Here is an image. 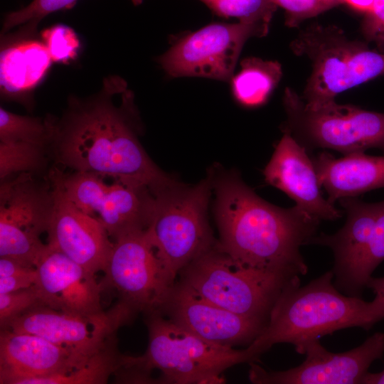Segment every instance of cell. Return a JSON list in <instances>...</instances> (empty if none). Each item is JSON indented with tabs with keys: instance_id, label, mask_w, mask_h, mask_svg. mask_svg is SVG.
<instances>
[{
	"instance_id": "cell-8",
	"label": "cell",
	"mask_w": 384,
	"mask_h": 384,
	"mask_svg": "<svg viewBox=\"0 0 384 384\" xmlns=\"http://www.w3.org/2000/svg\"><path fill=\"white\" fill-rule=\"evenodd\" d=\"M283 105L284 130L306 150L329 149L343 155L371 148L384 151V113L335 101L311 109L290 88L284 91Z\"/></svg>"
},
{
	"instance_id": "cell-29",
	"label": "cell",
	"mask_w": 384,
	"mask_h": 384,
	"mask_svg": "<svg viewBox=\"0 0 384 384\" xmlns=\"http://www.w3.org/2000/svg\"><path fill=\"white\" fill-rule=\"evenodd\" d=\"M53 61L67 63L76 58L80 42L76 33L69 26L55 25L44 30L41 34Z\"/></svg>"
},
{
	"instance_id": "cell-2",
	"label": "cell",
	"mask_w": 384,
	"mask_h": 384,
	"mask_svg": "<svg viewBox=\"0 0 384 384\" xmlns=\"http://www.w3.org/2000/svg\"><path fill=\"white\" fill-rule=\"evenodd\" d=\"M212 175L220 247L240 264L287 275H305L300 252L320 221L297 206L283 208L257 196L235 173Z\"/></svg>"
},
{
	"instance_id": "cell-4",
	"label": "cell",
	"mask_w": 384,
	"mask_h": 384,
	"mask_svg": "<svg viewBox=\"0 0 384 384\" xmlns=\"http://www.w3.org/2000/svg\"><path fill=\"white\" fill-rule=\"evenodd\" d=\"M146 316L147 349L139 356L122 355L118 370L122 380L148 383L151 371L156 369L163 383H222L228 368L256 361L247 347L235 349L211 343L157 311Z\"/></svg>"
},
{
	"instance_id": "cell-33",
	"label": "cell",
	"mask_w": 384,
	"mask_h": 384,
	"mask_svg": "<svg viewBox=\"0 0 384 384\" xmlns=\"http://www.w3.org/2000/svg\"><path fill=\"white\" fill-rule=\"evenodd\" d=\"M36 278V268L25 273L0 278V294L30 287L35 284Z\"/></svg>"
},
{
	"instance_id": "cell-15",
	"label": "cell",
	"mask_w": 384,
	"mask_h": 384,
	"mask_svg": "<svg viewBox=\"0 0 384 384\" xmlns=\"http://www.w3.org/2000/svg\"><path fill=\"white\" fill-rule=\"evenodd\" d=\"M384 353V334L377 332L361 345L345 352L327 351L319 339L309 343L305 360L285 370H267L250 362L249 379L256 384H357L373 361Z\"/></svg>"
},
{
	"instance_id": "cell-7",
	"label": "cell",
	"mask_w": 384,
	"mask_h": 384,
	"mask_svg": "<svg viewBox=\"0 0 384 384\" xmlns=\"http://www.w3.org/2000/svg\"><path fill=\"white\" fill-rule=\"evenodd\" d=\"M291 48L311 62V73L301 97L311 109L335 101L338 94L384 75V53L350 40L334 26L308 27L292 42Z\"/></svg>"
},
{
	"instance_id": "cell-3",
	"label": "cell",
	"mask_w": 384,
	"mask_h": 384,
	"mask_svg": "<svg viewBox=\"0 0 384 384\" xmlns=\"http://www.w3.org/2000/svg\"><path fill=\"white\" fill-rule=\"evenodd\" d=\"M328 271L301 286H287L275 302L265 327L247 348L257 360L274 345L291 343L302 354L310 342L336 331L361 327L369 330L384 319V298L367 302L346 295L334 285Z\"/></svg>"
},
{
	"instance_id": "cell-18",
	"label": "cell",
	"mask_w": 384,
	"mask_h": 384,
	"mask_svg": "<svg viewBox=\"0 0 384 384\" xmlns=\"http://www.w3.org/2000/svg\"><path fill=\"white\" fill-rule=\"evenodd\" d=\"M35 286L43 304L85 316L99 315L102 288L95 275L62 252L46 247L36 264Z\"/></svg>"
},
{
	"instance_id": "cell-9",
	"label": "cell",
	"mask_w": 384,
	"mask_h": 384,
	"mask_svg": "<svg viewBox=\"0 0 384 384\" xmlns=\"http://www.w3.org/2000/svg\"><path fill=\"white\" fill-rule=\"evenodd\" d=\"M346 219L336 233L314 236L308 244L329 247L334 254V284L342 293L361 297L373 271L384 260V201L357 197L338 200Z\"/></svg>"
},
{
	"instance_id": "cell-26",
	"label": "cell",
	"mask_w": 384,
	"mask_h": 384,
	"mask_svg": "<svg viewBox=\"0 0 384 384\" xmlns=\"http://www.w3.org/2000/svg\"><path fill=\"white\" fill-rule=\"evenodd\" d=\"M50 158L49 149L41 146L0 142V180L21 173L38 176L48 172Z\"/></svg>"
},
{
	"instance_id": "cell-11",
	"label": "cell",
	"mask_w": 384,
	"mask_h": 384,
	"mask_svg": "<svg viewBox=\"0 0 384 384\" xmlns=\"http://www.w3.org/2000/svg\"><path fill=\"white\" fill-rule=\"evenodd\" d=\"M21 173L1 181L0 257H10L36 267L46 244L55 196L46 176Z\"/></svg>"
},
{
	"instance_id": "cell-37",
	"label": "cell",
	"mask_w": 384,
	"mask_h": 384,
	"mask_svg": "<svg viewBox=\"0 0 384 384\" xmlns=\"http://www.w3.org/2000/svg\"><path fill=\"white\" fill-rule=\"evenodd\" d=\"M143 1L144 0H132V2L134 5L138 6L140 5L143 2Z\"/></svg>"
},
{
	"instance_id": "cell-22",
	"label": "cell",
	"mask_w": 384,
	"mask_h": 384,
	"mask_svg": "<svg viewBox=\"0 0 384 384\" xmlns=\"http://www.w3.org/2000/svg\"><path fill=\"white\" fill-rule=\"evenodd\" d=\"M52 59L43 42L11 36L1 51V92L8 98H25L41 82Z\"/></svg>"
},
{
	"instance_id": "cell-21",
	"label": "cell",
	"mask_w": 384,
	"mask_h": 384,
	"mask_svg": "<svg viewBox=\"0 0 384 384\" xmlns=\"http://www.w3.org/2000/svg\"><path fill=\"white\" fill-rule=\"evenodd\" d=\"M311 159L319 184L334 205L341 198L357 197L384 188V156H370L360 151L336 158L324 151Z\"/></svg>"
},
{
	"instance_id": "cell-32",
	"label": "cell",
	"mask_w": 384,
	"mask_h": 384,
	"mask_svg": "<svg viewBox=\"0 0 384 384\" xmlns=\"http://www.w3.org/2000/svg\"><path fill=\"white\" fill-rule=\"evenodd\" d=\"M361 29L368 41L384 46V0H380L373 11L364 15Z\"/></svg>"
},
{
	"instance_id": "cell-1",
	"label": "cell",
	"mask_w": 384,
	"mask_h": 384,
	"mask_svg": "<svg viewBox=\"0 0 384 384\" xmlns=\"http://www.w3.org/2000/svg\"><path fill=\"white\" fill-rule=\"evenodd\" d=\"M119 76L105 80L100 93L71 98L59 119H54L50 156L58 167L110 176L135 183L151 193L174 179L149 156L137 133L134 95Z\"/></svg>"
},
{
	"instance_id": "cell-23",
	"label": "cell",
	"mask_w": 384,
	"mask_h": 384,
	"mask_svg": "<svg viewBox=\"0 0 384 384\" xmlns=\"http://www.w3.org/2000/svg\"><path fill=\"white\" fill-rule=\"evenodd\" d=\"M240 66L230 80L234 97L248 107L263 105L282 78L281 65L277 61L248 57L241 61Z\"/></svg>"
},
{
	"instance_id": "cell-12",
	"label": "cell",
	"mask_w": 384,
	"mask_h": 384,
	"mask_svg": "<svg viewBox=\"0 0 384 384\" xmlns=\"http://www.w3.org/2000/svg\"><path fill=\"white\" fill-rule=\"evenodd\" d=\"M100 283L114 289L119 303L135 314L158 311L172 285L146 230H137L113 241Z\"/></svg>"
},
{
	"instance_id": "cell-31",
	"label": "cell",
	"mask_w": 384,
	"mask_h": 384,
	"mask_svg": "<svg viewBox=\"0 0 384 384\" xmlns=\"http://www.w3.org/2000/svg\"><path fill=\"white\" fill-rule=\"evenodd\" d=\"M285 12V25L297 27L306 19L313 18L342 4L341 0H270Z\"/></svg>"
},
{
	"instance_id": "cell-19",
	"label": "cell",
	"mask_w": 384,
	"mask_h": 384,
	"mask_svg": "<svg viewBox=\"0 0 384 384\" xmlns=\"http://www.w3.org/2000/svg\"><path fill=\"white\" fill-rule=\"evenodd\" d=\"M263 175L268 184L285 193L316 220H336L341 217L342 212L323 197L306 149L289 132L284 130Z\"/></svg>"
},
{
	"instance_id": "cell-13",
	"label": "cell",
	"mask_w": 384,
	"mask_h": 384,
	"mask_svg": "<svg viewBox=\"0 0 384 384\" xmlns=\"http://www.w3.org/2000/svg\"><path fill=\"white\" fill-rule=\"evenodd\" d=\"M267 34L242 22L212 23L172 43L158 63L172 78L200 77L230 82L245 42Z\"/></svg>"
},
{
	"instance_id": "cell-34",
	"label": "cell",
	"mask_w": 384,
	"mask_h": 384,
	"mask_svg": "<svg viewBox=\"0 0 384 384\" xmlns=\"http://www.w3.org/2000/svg\"><path fill=\"white\" fill-rule=\"evenodd\" d=\"M353 9L363 13L364 15L373 11L380 0H341Z\"/></svg>"
},
{
	"instance_id": "cell-17",
	"label": "cell",
	"mask_w": 384,
	"mask_h": 384,
	"mask_svg": "<svg viewBox=\"0 0 384 384\" xmlns=\"http://www.w3.org/2000/svg\"><path fill=\"white\" fill-rule=\"evenodd\" d=\"M51 185L55 202L46 232L47 245L95 275L103 272L114 242L100 222L78 209L56 185Z\"/></svg>"
},
{
	"instance_id": "cell-35",
	"label": "cell",
	"mask_w": 384,
	"mask_h": 384,
	"mask_svg": "<svg viewBox=\"0 0 384 384\" xmlns=\"http://www.w3.org/2000/svg\"><path fill=\"white\" fill-rule=\"evenodd\" d=\"M367 287L371 289L375 294L384 298V277L379 278L371 277L368 282Z\"/></svg>"
},
{
	"instance_id": "cell-6",
	"label": "cell",
	"mask_w": 384,
	"mask_h": 384,
	"mask_svg": "<svg viewBox=\"0 0 384 384\" xmlns=\"http://www.w3.org/2000/svg\"><path fill=\"white\" fill-rule=\"evenodd\" d=\"M176 282L210 302L235 314L267 322L282 291L300 281L287 275L245 266L215 244L186 265Z\"/></svg>"
},
{
	"instance_id": "cell-10",
	"label": "cell",
	"mask_w": 384,
	"mask_h": 384,
	"mask_svg": "<svg viewBox=\"0 0 384 384\" xmlns=\"http://www.w3.org/2000/svg\"><path fill=\"white\" fill-rule=\"evenodd\" d=\"M47 177L78 209L100 222L112 241L149 225L153 193L147 187L95 173L65 172L55 165Z\"/></svg>"
},
{
	"instance_id": "cell-30",
	"label": "cell",
	"mask_w": 384,
	"mask_h": 384,
	"mask_svg": "<svg viewBox=\"0 0 384 384\" xmlns=\"http://www.w3.org/2000/svg\"><path fill=\"white\" fill-rule=\"evenodd\" d=\"M41 304H43L35 284L26 289L0 294L1 329H5L11 321Z\"/></svg>"
},
{
	"instance_id": "cell-36",
	"label": "cell",
	"mask_w": 384,
	"mask_h": 384,
	"mask_svg": "<svg viewBox=\"0 0 384 384\" xmlns=\"http://www.w3.org/2000/svg\"><path fill=\"white\" fill-rule=\"evenodd\" d=\"M363 384H384V369L379 373L368 372L361 380Z\"/></svg>"
},
{
	"instance_id": "cell-25",
	"label": "cell",
	"mask_w": 384,
	"mask_h": 384,
	"mask_svg": "<svg viewBox=\"0 0 384 384\" xmlns=\"http://www.w3.org/2000/svg\"><path fill=\"white\" fill-rule=\"evenodd\" d=\"M54 118L19 115L0 108V142H24L50 149Z\"/></svg>"
},
{
	"instance_id": "cell-14",
	"label": "cell",
	"mask_w": 384,
	"mask_h": 384,
	"mask_svg": "<svg viewBox=\"0 0 384 384\" xmlns=\"http://www.w3.org/2000/svg\"><path fill=\"white\" fill-rule=\"evenodd\" d=\"M135 314L119 303L110 311L95 316L59 311L41 304L11 321L5 329L41 336L86 363Z\"/></svg>"
},
{
	"instance_id": "cell-24",
	"label": "cell",
	"mask_w": 384,
	"mask_h": 384,
	"mask_svg": "<svg viewBox=\"0 0 384 384\" xmlns=\"http://www.w3.org/2000/svg\"><path fill=\"white\" fill-rule=\"evenodd\" d=\"M121 354L117 352L116 335L105 346L82 367L71 372L38 380L35 384H102L106 383L121 365Z\"/></svg>"
},
{
	"instance_id": "cell-27",
	"label": "cell",
	"mask_w": 384,
	"mask_h": 384,
	"mask_svg": "<svg viewBox=\"0 0 384 384\" xmlns=\"http://www.w3.org/2000/svg\"><path fill=\"white\" fill-rule=\"evenodd\" d=\"M215 15L234 17L267 34L277 6L270 0H200Z\"/></svg>"
},
{
	"instance_id": "cell-28",
	"label": "cell",
	"mask_w": 384,
	"mask_h": 384,
	"mask_svg": "<svg viewBox=\"0 0 384 384\" xmlns=\"http://www.w3.org/2000/svg\"><path fill=\"white\" fill-rule=\"evenodd\" d=\"M78 0H33L26 6L9 13L4 18L1 34L20 26L18 33L31 36L39 22L51 13L72 7Z\"/></svg>"
},
{
	"instance_id": "cell-5",
	"label": "cell",
	"mask_w": 384,
	"mask_h": 384,
	"mask_svg": "<svg viewBox=\"0 0 384 384\" xmlns=\"http://www.w3.org/2000/svg\"><path fill=\"white\" fill-rule=\"evenodd\" d=\"M212 191L210 174L192 186L174 180L153 193L146 230L172 285L186 265L217 242L207 215Z\"/></svg>"
},
{
	"instance_id": "cell-20",
	"label": "cell",
	"mask_w": 384,
	"mask_h": 384,
	"mask_svg": "<svg viewBox=\"0 0 384 384\" xmlns=\"http://www.w3.org/2000/svg\"><path fill=\"white\" fill-rule=\"evenodd\" d=\"M85 364L67 349L38 335L0 331L1 384H34Z\"/></svg>"
},
{
	"instance_id": "cell-16",
	"label": "cell",
	"mask_w": 384,
	"mask_h": 384,
	"mask_svg": "<svg viewBox=\"0 0 384 384\" xmlns=\"http://www.w3.org/2000/svg\"><path fill=\"white\" fill-rule=\"evenodd\" d=\"M157 312L204 340L232 347L249 346L267 324L220 307L176 281Z\"/></svg>"
}]
</instances>
